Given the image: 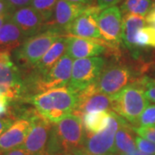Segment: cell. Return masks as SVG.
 Returning a JSON list of instances; mask_svg holds the SVG:
<instances>
[{"instance_id":"cell-1","label":"cell","mask_w":155,"mask_h":155,"mask_svg":"<svg viewBox=\"0 0 155 155\" xmlns=\"http://www.w3.org/2000/svg\"><path fill=\"white\" fill-rule=\"evenodd\" d=\"M86 133L80 117L69 114L53 123L43 155H64L84 147Z\"/></svg>"},{"instance_id":"cell-2","label":"cell","mask_w":155,"mask_h":155,"mask_svg":"<svg viewBox=\"0 0 155 155\" xmlns=\"http://www.w3.org/2000/svg\"><path fill=\"white\" fill-rule=\"evenodd\" d=\"M28 102L44 118L55 123L72 114L77 105L78 94L69 86H63L35 95Z\"/></svg>"},{"instance_id":"cell-3","label":"cell","mask_w":155,"mask_h":155,"mask_svg":"<svg viewBox=\"0 0 155 155\" xmlns=\"http://www.w3.org/2000/svg\"><path fill=\"white\" fill-rule=\"evenodd\" d=\"M111 110L130 124L138 125L139 118L148 106V100L137 81L111 97Z\"/></svg>"},{"instance_id":"cell-4","label":"cell","mask_w":155,"mask_h":155,"mask_svg":"<svg viewBox=\"0 0 155 155\" xmlns=\"http://www.w3.org/2000/svg\"><path fill=\"white\" fill-rule=\"evenodd\" d=\"M55 28H45L41 32L26 39L17 50L16 59L28 69H32L61 35Z\"/></svg>"},{"instance_id":"cell-5","label":"cell","mask_w":155,"mask_h":155,"mask_svg":"<svg viewBox=\"0 0 155 155\" xmlns=\"http://www.w3.org/2000/svg\"><path fill=\"white\" fill-rule=\"evenodd\" d=\"M143 76V75H142ZM133 68L121 63L105 65L98 80L95 83V88L108 96H114L127 85L135 82L139 78Z\"/></svg>"},{"instance_id":"cell-6","label":"cell","mask_w":155,"mask_h":155,"mask_svg":"<svg viewBox=\"0 0 155 155\" xmlns=\"http://www.w3.org/2000/svg\"><path fill=\"white\" fill-rule=\"evenodd\" d=\"M101 39L114 55H121L120 45L122 41V17L121 10L112 6L101 11L97 18Z\"/></svg>"},{"instance_id":"cell-7","label":"cell","mask_w":155,"mask_h":155,"mask_svg":"<svg viewBox=\"0 0 155 155\" xmlns=\"http://www.w3.org/2000/svg\"><path fill=\"white\" fill-rule=\"evenodd\" d=\"M125 120L110 111L108 124L104 129L96 134H86L84 148L94 155H116L115 137L118 128Z\"/></svg>"},{"instance_id":"cell-8","label":"cell","mask_w":155,"mask_h":155,"mask_svg":"<svg viewBox=\"0 0 155 155\" xmlns=\"http://www.w3.org/2000/svg\"><path fill=\"white\" fill-rule=\"evenodd\" d=\"M105 65V59L102 57L75 60L72 63V76L68 86L76 93L85 90L98 80Z\"/></svg>"},{"instance_id":"cell-9","label":"cell","mask_w":155,"mask_h":155,"mask_svg":"<svg viewBox=\"0 0 155 155\" xmlns=\"http://www.w3.org/2000/svg\"><path fill=\"white\" fill-rule=\"evenodd\" d=\"M72 58L65 54L44 76L35 82L30 90L31 97L51 89L67 86L72 76Z\"/></svg>"},{"instance_id":"cell-10","label":"cell","mask_w":155,"mask_h":155,"mask_svg":"<svg viewBox=\"0 0 155 155\" xmlns=\"http://www.w3.org/2000/svg\"><path fill=\"white\" fill-rule=\"evenodd\" d=\"M29 120L31 121L30 130L20 147L33 155L43 153L53 123L44 118L37 110Z\"/></svg>"},{"instance_id":"cell-11","label":"cell","mask_w":155,"mask_h":155,"mask_svg":"<svg viewBox=\"0 0 155 155\" xmlns=\"http://www.w3.org/2000/svg\"><path fill=\"white\" fill-rule=\"evenodd\" d=\"M98 6H88L81 15L66 28L69 35L91 40H102L100 35L97 18L101 13Z\"/></svg>"},{"instance_id":"cell-12","label":"cell","mask_w":155,"mask_h":155,"mask_svg":"<svg viewBox=\"0 0 155 155\" xmlns=\"http://www.w3.org/2000/svg\"><path fill=\"white\" fill-rule=\"evenodd\" d=\"M77 94L78 103L74 110L72 111V115L81 118L87 113L111 110V97L98 92L95 88V84Z\"/></svg>"},{"instance_id":"cell-13","label":"cell","mask_w":155,"mask_h":155,"mask_svg":"<svg viewBox=\"0 0 155 155\" xmlns=\"http://www.w3.org/2000/svg\"><path fill=\"white\" fill-rule=\"evenodd\" d=\"M88 6L71 3L67 0H58L54 7L53 20L45 23V28H55L61 33L72 23Z\"/></svg>"},{"instance_id":"cell-14","label":"cell","mask_w":155,"mask_h":155,"mask_svg":"<svg viewBox=\"0 0 155 155\" xmlns=\"http://www.w3.org/2000/svg\"><path fill=\"white\" fill-rule=\"evenodd\" d=\"M67 54L72 59H84L101 55L106 52V48L101 44L100 40L67 36Z\"/></svg>"},{"instance_id":"cell-15","label":"cell","mask_w":155,"mask_h":155,"mask_svg":"<svg viewBox=\"0 0 155 155\" xmlns=\"http://www.w3.org/2000/svg\"><path fill=\"white\" fill-rule=\"evenodd\" d=\"M11 19L27 38L41 32L45 25L42 17L31 6L16 10L11 16Z\"/></svg>"},{"instance_id":"cell-16","label":"cell","mask_w":155,"mask_h":155,"mask_svg":"<svg viewBox=\"0 0 155 155\" xmlns=\"http://www.w3.org/2000/svg\"><path fill=\"white\" fill-rule=\"evenodd\" d=\"M67 46V36H60L52 44L43 57L37 62V64L31 69V71L28 72V74L36 81L40 78L44 76L66 54Z\"/></svg>"},{"instance_id":"cell-17","label":"cell","mask_w":155,"mask_h":155,"mask_svg":"<svg viewBox=\"0 0 155 155\" xmlns=\"http://www.w3.org/2000/svg\"><path fill=\"white\" fill-rule=\"evenodd\" d=\"M31 127V121L19 119L13 122L5 132L0 135V154L10 150L20 147Z\"/></svg>"},{"instance_id":"cell-18","label":"cell","mask_w":155,"mask_h":155,"mask_svg":"<svg viewBox=\"0 0 155 155\" xmlns=\"http://www.w3.org/2000/svg\"><path fill=\"white\" fill-rule=\"evenodd\" d=\"M146 23V18L137 15L127 13L122 17V42L134 59H138L140 55V50L135 45V37Z\"/></svg>"},{"instance_id":"cell-19","label":"cell","mask_w":155,"mask_h":155,"mask_svg":"<svg viewBox=\"0 0 155 155\" xmlns=\"http://www.w3.org/2000/svg\"><path fill=\"white\" fill-rule=\"evenodd\" d=\"M27 37L9 17L0 28V49L11 51L19 48Z\"/></svg>"},{"instance_id":"cell-20","label":"cell","mask_w":155,"mask_h":155,"mask_svg":"<svg viewBox=\"0 0 155 155\" xmlns=\"http://www.w3.org/2000/svg\"><path fill=\"white\" fill-rule=\"evenodd\" d=\"M135 132L129 122L124 121L118 128L115 137L116 155L128 154L136 150Z\"/></svg>"},{"instance_id":"cell-21","label":"cell","mask_w":155,"mask_h":155,"mask_svg":"<svg viewBox=\"0 0 155 155\" xmlns=\"http://www.w3.org/2000/svg\"><path fill=\"white\" fill-rule=\"evenodd\" d=\"M110 111L103 110L84 114L81 120L85 133L88 134H96L104 129L108 124Z\"/></svg>"},{"instance_id":"cell-22","label":"cell","mask_w":155,"mask_h":155,"mask_svg":"<svg viewBox=\"0 0 155 155\" xmlns=\"http://www.w3.org/2000/svg\"><path fill=\"white\" fill-rule=\"evenodd\" d=\"M152 0H124L121 5V11L125 14H134L140 17L147 16L153 9Z\"/></svg>"},{"instance_id":"cell-23","label":"cell","mask_w":155,"mask_h":155,"mask_svg":"<svg viewBox=\"0 0 155 155\" xmlns=\"http://www.w3.org/2000/svg\"><path fill=\"white\" fill-rule=\"evenodd\" d=\"M135 45L138 50L155 48V28L148 25L140 28L135 37Z\"/></svg>"},{"instance_id":"cell-24","label":"cell","mask_w":155,"mask_h":155,"mask_svg":"<svg viewBox=\"0 0 155 155\" xmlns=\"http://www.w3.org/2000/svg\"><path fill=\"white\" fill-rule=\"evenodd\" d=\"M58 0H32L30 6L42 17L45 23L51 21Z\"/></svg>"},{"instance_id":"cell-25","label":"cell","mask_w":155,"mask_h":155,"mask_svg":"<svg viewBox=\"0 0 155 155\" xmlns=\"http://www.w3.org/2000/svg\"><path fill=\"white\" fill-rule=\"evenodd\" d=\"M137 83L142 87L147 99L155 104V79L147 75L140 77L136 80Z\"/></svg>"},{"instance_id":"cell-26","label":"cell","mask_w":155,"mask_h":155,"mask_svg":"<svg viewBox=\"0 0 155 155\" xmlns=\"http://www.w3.org/2000/svg\"><path fill=\"white\" fill-rule=\"evenodd\" d=\"M138 125L142 127L155 125V104L148 105L145 109L139 118Z\"/></svg>"},{"instance_id":"cell-27","label":"cell","mask_w":155,"mask_h":155,"mask_svg":"<svg viewBox=\"0 0 155 155\" xmlns=\"http://www.w3.org/2000/svg\"><path fill=\"white\" fill-rule=\"evenodd\" d=\"M136 148L141 153L147 155H155V143L142 138L140 136H135Z\"/></svg>"},{"instance_id":"cell-28","label":"cell","mask_w":155,"mask_h":155,"mask_svg":"<svg viewBox=\"0 0 155 155\" xmlns=\"http://www.w3.org/2000/svg\"><path fill=\"white\" fill-rule=\"evenodd\" d=\"M134 131L139 136L155 143V125L146 126V127H142V126L134 127Z\"/></svg>"},{"instance_id":"cell-29","label":"cell","mask_w":155,"mask_h":155,"mask_svg":"<svg viewBox=\"0 0 155 155\" xmlns=\"http://www.w3.org/2000/svg\"><path fill=\"white\" fill-rule=\"evenodd\" d=\"M15 11L9 0H0V16L10 17Z\"/></svg>"},{"instance_id":"cell-30","label":"cell","mask_w":155,"mask_h":155,"mask_svg":"<svg viewBox=\"0 0 155 155\" xmlns=\"http://www.w3.org/2000/svg\"><path fill=\"white\" fill-rule=\"evenodd\" d=\"M10 106H11V100L6 97L5 96L0 94V117H5V116H8Z\"/></svg>"},{"instance_id":"cell-31","label":"cell","mask_w":155,"mask_h":155,"mask_svg":"<svg viewBox=\"0 0 155 155\" xmlns=\"http://www.w3.org/2000/svg\"><path fill=\"white\" fill-rule=\"evenodd\" d=\"M121 1L122 0H97V4L100 8V10L104 11L107 8L115 6L117 4H119Z\"/></svg>"},{"instance_id":"cell-32","label":"cell","mask_w":155,"mask_h":155,"mask_svg":"<svg viewBox=\"0 0 155 155\" xmlns=\"http://www.w3.org/2000/svg\"><path fill=\"white\" fill-rule=\"evenodd\" d=\"M14 121L7 117H0V135L11 127Z\"/></svg>"},{"instance_id":"cell-33","label":"cell","mask_w":155,"mask_h":155,"mask_svg":"<svg viewBox=\"0 0 155 155\" xmlns=\"http://www.w3.org/2000/svg\"><path fill=\"white\" fill-rule=\"evenodd\" d=\"M31 1L32 0H9L11 5L15 8V10L29 6L31 5Z\"/></svg>"},{"instance_id":"cell-34","label":"cell","mask_w":155,"mask_h":155,"mask_svg":"<svg viewBox=\"0 0 155 155\" xmlns=\"http://www.w3.org/2000/svg\"><path fill=\"white\" fill-rule=\"evenodd\" d=\"M146 22H147V23H148L150 26L155 28V7H153V9L147 15Z\"/></svg>"},{"instance_id":"cell-35","label":"cell","mask_w":155,"mask_h":155,"mask_svg":"<svg viewBox=\"0 0 155 155\" xmlns=\"http://www.w3.org/2000/svg\"><path fill=\"white\" fill-rule=\"evenodd\" d=\"M71 3H74V4H78V5H83L91 6L93 5L94 0H67Z\"/></svg>"},{"instance_id":"cell-36","label":"cell","mask_w":155,"mask_h":155,"mask_svg":"<svg viewBox=\"0 0 155 155\" xmlns=\"http://www.w3.org/2000/svg\"><path fill=\"white\" fill-rule=\"evenodd\" d=\"M71 154H72V155H94V154H91V153H89V152H87V151L84 149V147L75 149L74 151H72Z\"/></svg>"},{"instance_id":"cell-37","label":"cell","mask_w":155,"mask_h":155,"mask_svg":"<svg viewBox=\"0 0 155 155\" xmlns=\"http://www.w3.org/2000/svg\"><path fill=\"white\" fill-rule=\"evenodd\" d=\"M8 18H9L8 17H3V16H0V28H2V26L4 25V23L5 22V21L8 19Z\"/></svg>"},{"instance_id":"cell-38","label":"cell","mask_w":155,"mask_h":155,"mask_svg":"<svg viewBox=\"0 0 155 155\" xmlns=\"http://www.w3.org/2000/svg\"><path fill=\"white\" fill-rule=\"evenodd\" d=\"M122 155H147V154L141 153V152H140V151H139V150H135L134 152L131 153H128V154H122Z\"/></svg>"},{"instance_id":"cell-39","label":"cell","mask_w":155,"mask_h":155,"mask_svg":"<svg viewBox=\"0 0 155 155\" xmlns=\"http://www.w3.org/2000/svg\"><path fill=\"white\" fill-rule=\"evenodd\" d=\"M153 1V7H155V0H152Z\"/></svg>"},{"instance_id":"cell-40","label":"cell","mask_w":155,"mask_h":155,"mask_svg":"<svg viewBox=\"0 0 155 155\" xmlns=\"http://www.w3.org/2000/svg\"><path fill=\"white\" fill-rule=\"evenodd\" d=\"M35 155H43V153H38V154H35Z\"/></svg>"},{"instance_id":"cell-41","label":"cell","mask_w":155,"mask_h":155,"mask_svg":"<svg viewBox=\"0 0 155 155\" xmlns=\"http://www.w3.org/2000/svg\"><path fill=\"white\" fill-rule=\"evenodd\" d=\"M64 155H72V154H71V153H67V154H64Z\"/></svg>"},{"instance_id":"cell-42","label":"cell","mask_w":155,"mask_h":155,"mask_svg":"<svg viewBox=\"0 0 155 155\" xmlns=\"http://www.w3.org/2000/svg\"><path fill=\"white\" fill-rule=\"evenodd\" d=\"M153 75H154V79H155V71H154V73H153Z\"/></svg>"}]
</instances>
